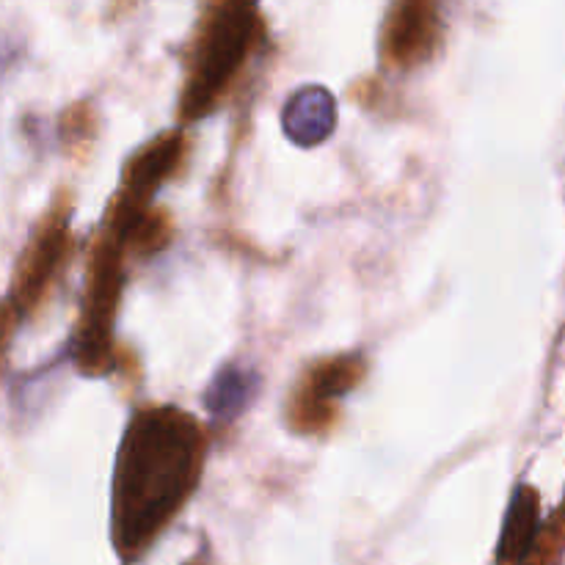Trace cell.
Instances as JSON below:
<instances>
[{"instance_id":"obj_9","label":"cell","mask_w":565,"mask_h":565,"mask_svg":"<svg viewBox=\"0 0 565 565\" xmlns=\"http://www.w3.org/2000/svg\"><path fill=\"white\" fill-rule=\"evenodd\" d=\"M281 125H285L287 138L292 143H298V147H318L337 127L334 97L320 86L301 88L285 105Z\"/></svg>"},{"instance_id":"obj_7","label":"cell","mask_w":565,"mask_h":565,"mask_svg":"<svg viewBox=\"0 0 565 565\" xmlns=\"http://www.w3.org/2000/svg\"><path fill=\"white\" fill-rule=\"evenodd\" d=\"M445 39L441 0H390L379 36L384 70L414 72L436 58Z\"/></svg>"},{"instance_id":"obj_2","label":"cell","mask_w":565,"mask_h":565,"mask_svg":"<svg viewBox=\"0 0 565 565\" xmlns=\"http://www.w3.org/2000/svg\"><path fill=\"white\" fill-rule=\"evenodd\" d=\"M268 28L254 3L210 0L193 31L185 55V77L180 88L182 125L215 114L246 75L248 64L265 44Z\"/></svg>"},{"instance_id":"obj_11","label":"cell","mask_w":565,"mask_h":565,"mask_svg":"<svg viewBox=\"0 0 565 565\" xmlns=\"http://www.w3.org/2000/svg\"><path fill=\"white\" fill-rule=\"evenodd\" d=\"M257 384L259 379L252 367L241 362L224 364L207 386V397H204L207 412L215 419H235L252 403Z\"/></svg>"},{"instance_id":"obj_6","label":"cell","mask_w":565,"mask_h":565,"mask_svg":"<svg viewBox=\"0 0 565 565\" xmlns=\"http://www.w3.org/2000/svg\"><path fill=\"white\" fill-rule=\"evenodd\" d=\"M191 138L185 130H163L143 143L121 169L119 188L103 215V224L127 226L154 204L160 188L185 166Z\"/></svg>"},{"instance_id":"obj_10","label":"cell","mask_w":565,"mask_h":565,"mask_svg":"<svg viewBox=\"0 0 565 565\" xmlns=\"http://www.w3.org/2000/svg\"><path fill=\"white\" fill-rule=\"evenodd\" d=\"M103 226L114 232V235L125 243L127 257H138V259L154 257V254L169 248L171 241H174V218H171L169 210L160 207V204H152L147 213H141L127 226H110V224H103Z\"/></svg>"},{"instance_id":"obj_15","label":"cell","mask_w":565,"mask_h":565,"mask_svg":"<svg viewBox=\"0 0 565 565\" xmlns=\"http://www.w3.org/2000/svg\"><path fill=\"white\" fill-rule=\"evenodd\" d=\"M182 565H207L204 561H188V563H182Z\"/></svg>"},{"instance_id":"obj_13","label":"cell","mask_w":565,"mask_h":565,"mask_svg":"<svg viewBox=\"0 0 565 565\" xmlns=\"http://www.w3.org/2000/svg\"><path fill=\"white\" fill-rule=\"evenodd\" d=\"M561 552H563V513L561 508L552 511L550 522L541 527L539 541H535L533 552L527 555V561L522 565H561Z\"/></svg>"},{"instance_id":"obj_16","label":"cell","mask_w":565,"mask_h":565,"mask_svg":"<svg viewBox=\"0 0 565 565\" xmlns=\"http://www.w3.org/2000/svg\"><path fill=\"white\" fill-rule=\"evenodd\" d=\"M241 3H257V0H241Z\"/></svg>"},{"instance_id":"obj_5","label":"cell","mask_w":565,"mask_h":565,"mask_svg":"<svg viewBox=\"0 0 565 565\" xmlns=\"http://www.w3.org/2000/svg\"><path fill=\"white\" fill-rule=\"evenodd\" d=\"M367 379L364 353H331L315 359L298 373L285 401V425L290 434L320 439L340 425V401Z\"/></svg>"},{"instance_id":"obj_14","label":"cell","mask_w":565,"mask_h":565,"mask_svg":"<svg viewBox=\"0 0 565 565\" xmlns=\"http://www.w3.org/2000/svg\"><path fill=\"white\" fill-rule=\"evenodd\" d=\"M17 323H20V318H17V312L11 309V303L6 301V298H0V375H3V364L6 356H9L11 340H14Z\"/></svg>"},{"instance_id":"obj_12","label":"cell","mask_w":565,"mask_h":565,"mask_svg":"<svg viewBox=\"0 0 565 565\" xmlns=\"http://www.w3.org/2000/svg\"><path fill=\"white\" fill-rule=\"evenodd\" d=\"M58 138L70 158H88L99 138V116L94 105L86 103V99L72 103L58 119Z\"/></svg>"},{"instance_id":"obj_4","label":"cell","mask_w":565,"mask_h":565,"mask_svg":"<svg viewBox=\"0 0 565 565\" xmlns=\"http://www.w3.org/2000/svg\"><path fill=\"white\" fill-rule=\"evenodd\" d=\"M72 215H75V196L70 188H58L50 207L33 224L28 243L17 257L6 301L11 303L20 320L33 318L47 303L55 281L70 265L72 252H75Z\"/></svg>"},{"instance_id":"obj_3","label":"cell","mask_w":565,"mask_h":565,"mask_svg":"<svg viewBox=\"0 0 565 565\" xmlns=\"http://www.w3.org/2000/svg\"><path fill=\"white\" fill-rule=\"evenodd\" d=\"M125 243L110 230L99 226L86 257V287L81 298V315L72 337V356L77 370L88 379L110 375L121 364L116 348V320L127 279Z\"/></svg>"},{"instance_id":"obj_8","label":"cell","mask_w":565,"mask_h":565,"mask_svg":"<svg viewBox=\"0 0 565 565\" xmlns=\"http://www.w3.org/2000/svg\"><path fill=\"white\" fill-rule=\"evenodd\" d=\"M541 491L530 483H519L508 505L502 524L500 544H497V565H522L533 552L541 535Z\"/></svg>"},{"instance_id":"obj_1","label":"cell","mask_w":565,"mask_h":565,"mask_svg":"<svg viewBox=\"0 0 565 565\" xmlns=\"http://www.w3.org/2000/svg\"><path fill=\"white\" fill-rule=\"evenodd\" d=\"M207 428L171 403L132 412L110 486V544L125 565L141 561L177 522L202 483Z\"/></svg>"}]
</instances>
